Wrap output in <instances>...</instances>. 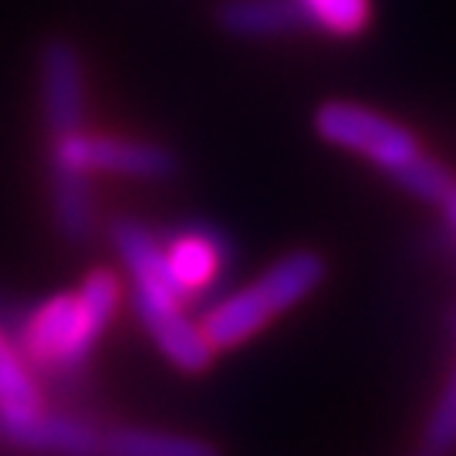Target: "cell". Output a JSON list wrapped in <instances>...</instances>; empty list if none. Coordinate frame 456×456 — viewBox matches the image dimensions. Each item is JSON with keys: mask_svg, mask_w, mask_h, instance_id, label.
I'll return each mask as SVG.
<instances>
[{"mask_svg": "<svg viewBox=\"0 0 456 456\" xmlns=\"http://www.w3.org/2000/svg\"><path fill=\"white\" fill-rule=\"evenodd\" d=\"M314 129L331 146L365 156L369 163L386 169L406 193L419 200L443 203L456 186L446 166L429 159L406 126L392 122L375 109L355 102H325L314 112Z\"/></svg>", "mask_w": 456, "mask_h": 456, "instance_id": "6da1fadb", "label": "cell"}, {"mask_svg": "<svg viewBox=\"0 0 456 456\" xmlns=\"http://www.w3.org/2000/svg\"><path fill=\"white\" fill-rule=\"evenodd\" d=\"M122 301V284L112 271H92L82 288L71 294H54L20 328L17 352L24 362L48 372H68L82 365L98 345L102 331L115 318Z\"/></svg>", "mask_w": 456, "mask_h": 456, "instance_id": "7a4b0ae2", "label": "cell"}, {"mask_svg": "<svg viewBox=\"0 0 456 456\" xmlns=\"http://www.w3.org/2000/svg\"><path fill=\"white\" fill-rule=\"evenodd\" d=\"M325 277V264L311 250H294L288 257L274 261L254 284L224 297L203 314V335L207 342L220 348H233L254 338L264 325H271L277 314L294 308L301 297H308Z\"/></svg>", "mask_w": 456, "mask_h": 456, "instance_id": "3957f363", "label": "cell"}, {"mask_svg": "<svg viewBox=\"0 0 456 456\" xmlns=\"http://www.w3.org/2000/svg\"><path fill=\"white\" fill-rule=\"evenodd\" d=\"M51 163L71 166L82 173H112L132 180H166L176 159L156 142H135L118 135H88V132H68L54 139Z\"/></svg>", "mask_w": 456, "mask_h": 456, "instance_id": "277c9868", "label": "cell"}, {"mask_svg": "<svg viewBox=\"0 0 456 456\" xmlns=\"http://www.w3.org/2000/svg\"><path fill=\"white\" fill-rule=\"evenodd\" d=\"M41 105L51 135H68L82 129L85 115V78L78 51L68 41H51L41 51Z\"/></svg>", "mask_w": 456, "mask_h": 456, "instance_id": "5b68a950", "label": "cell"}, {"mask_svg": "<svg viewBox=\"0 0 456 456\" xmlns=\"http://www.w3.org/2000/svg\"><path fill=\"white\" fill-rule=\"evenodd\" d=\"M132 308L139 314L142 328L149 331V338L156 342V348L180 372L210 369L216 348L207 342L203 328L183 311V305H176V301H132Z\"/></svg>", "mask_w": 456, "mask_h": 456, "instance_id": "8992f818", "label": "cell"}, {"mask_svg": "<svg viewBox=\"0 0 456 456\" xmlns=\"http://www.w3.org/2000/svg\"><path fill=\"white\" fill-rule=\"evenodd\" d=\"M0 436L20 450L48 456H95L102 446V433H95L88 423L54 416L45 409L24 416H0Z\"/></svg>", "mask_w": 456, "mask_h": 456, "instance_id": "52a82bcc", "label": "cell"}, {"mask_svg": "<svg viewBox=\"0 0 456 456\" xmlns=\"http://www.w3.org/2000/svg\"><path fill=\"white\" fill-rule=\"evenodd\" d=\"M118 257L132 277V301H186L166 267L163 244L132 220H118L112 230Z\"/></svg>", "mask_w": 456, "mask_h": 456, "instance_id": "ba28073f", "label": "cell"}, {"mask_svg": "<svg viewBox=\"0 0 456 456\" xmlns=\"http://www.w3.org/2000/svg\"><path fill=\"white\" fill-rule=\"evenodd\" d=\"M163 254L166 267H169V274H173L176 288L183 291V297L207 291L216 281V274H220V267H224V250L203 230L180 233L173 244L163 247Z\"/></svg>", "mask_w": 456, "mask_h": 456, "instance_id": "9c48e42d", "label": "cell"}, {"mask_svg": "<svg viewBox=\"0 0 456 456\" xmlns=\"http://www.w3.org/2000/svg\"><path fill=\"white\" fill-rule=\"evenodd\" d=\"M216 17L237 37H277L305 24L294 0H224Z\"/></svg>", "mask_w": 456, "mask_h": 456, "instance_id": "30bf717a", "label": "cell"}, {"mask_svg": "<svg viewBox=\"0 0 456 456\" xmlns=\"http://www.w3.org/2000/svg\"><path fill=\"white\" fill-rule=\"evenodd\" d=\"M102 456H216L207 440L180 436V433H163V429H112L102 436L98 446Z\"/></svg>", "mask_w": 456, "mask_h": 456, "instance_id": "8fae6325", "label": "cell"}, {"mask_svg": "<svg viewBox=\"0 0 456 456\" xmlns=\"http://www.w3.org/2000/svg\"><path fill=\"white\" fill-rule=\"evenodd\" d=\"M51 193H54V220L68 240H85L92 233V186L88 173L71 166L51 163Z\"/></svg>", "mask_w": 456, "mask_h": 456, "instance_id": "7c38bea8", "label": "cell"}, {"mask_svg": "<svg viewBox=\"0 0 456 456\" xmlns=\"http://www.w3.org/2000/svg\"><path fill=\"white\" fill-rule=\"evenodd\" d=\"M34 409H45L37 382H34L24 355L11 345V338L0 328V416H24Z\"/></svg>", "mask_w": 456, "mask_h": 456, "instance_id": "4fadbf2b", "label": "cell"}, {"mask_svg": "<svg viewBox=\"0 0 456 456\" xmlns=\"http://www.w3.org/2000/svg\"><path fill=\"white\" fill-rule=\"evenodd\" d=\"M301 20L335 37H355L369 28V0H294Z\"/></svg>", "mask_w": 456, "mask_h": 456, "instance_id": "5bb4252c", "label": "cell"}, {"mask_svg": "<svg viewBox=\"0 0 456 456\" xmlns=\"http://www.w3.org/2000/svg\"><path fill=\"white\" fill-rule=\"evenodd\" d=\"M426 450L433 453H453L456 450V365L450 379H446V389L440 392L436 406L429 412V423H426Z\"/></svg>", "mask_w": 456, "mask_h": 456, "instance_id": "9a60e30c", "label": "cell"}, {"mask_svg": "<svg viewBox=\"0 0 456 456\" xmlns=\"http://www.w3.org/2000/svg\"><path fill=\"white\" fill-rule=\"evenodd\" d=\"M443 210H446V220H450V227L456 230V186L450 190V196L443 200Z\"/></svg>", "mask_w": 456, "mask_h": 456, "instance_id": "2e32d148", "label": "cell"}, {"mask_svg": "<svg viewBox=\"0 0 456 456\" xmlns=\"http://www.w3.org/2000/svg\"><path fill=\"white\" fill-rule=\"evenodd\" d=\"M416 456H440V453H433V450H426V446H423V450H419Z\"/></svg>", "mask_w": 456, "mask_h": 456, "instance_id": "e0dca14e", "label": "cell"}, {"mask_svg": "<svg viewBox=\"0 0 456 456\" xmlns=\"http://www.w3.org/2000/svg\"><path fill=\"white\" fill-rule=\"evenodd\" d=\"M450 328H453V338H456V311H453V318H450Z\"/></svg>", "mask_w": 456, "mask_h": 456, "instance_id": "ac0fdd59", "label": "cell"}]
</instances>
